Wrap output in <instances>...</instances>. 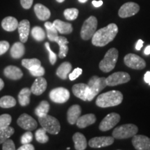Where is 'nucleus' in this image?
Segmentation results:
<instances>
[{
	"instance_id": "obj_1",
	"label": "nucleus",
	"mask_w": 150,
	"mask_h": 150,
	"mask_svg": "<svg viewBox=\"0 0 150 150\" xmlns=\"http://www.w3.org/2000/svg\"><path fill=\"white\" fill-rule=\"evenodd\" d=\"M118 33V27L115 24H109L106 27L96 31L92 38V43L96 47L106 46L114 40Z\"/></svg>"
},
{
	"instance_id": "obj_2",
	"label": "nucleus",
	"mask_w": 150,
	"mask_h": 150,
	"mask_svg": "<svg viewBox=\"0 0 150 150\" xmlns=\"http://www.w3.org/2000/svg\"><path fill=\"white\" fill-rule=\"evenodd\" d=\"M123 95L118 91H111L99 95L96 99V105L100 108L117 106L122 102Z\"/></svg>"
},
{
	"instance_id": "obj_3",
	"label": "nucleus",
	"mask_w": 150,
	"mask_h": 150,
	"mask_svg": "<svg viewBox=\"0 0 150 150\" xmlns=\"http://www.w3.org/2000/svg\"><path fill=\"white\" fill-rule=\"evenodd\" d=\"M118 59V50L115 48L110 49L105 54L104 59L100 61L99 67L102 72H109L115 67Z\"/></svg>"
},
{
	"instance_id": "obj_4",
	"label": "nucleus",
	"mask_w": 150,
	"mask_h": 150,
	"mask_svg": "<svg viewBox=\"0 0 150 150\" xmlns=\"http://www.w3.org/2000/svg\"><path fill=\"white\" fill-rule=\"evenodd\" d=\"M138 128L134 124H126L117 127L112 131V137L116 139H127L137 134Z\"/></svg>"
},
{
	"instance_id": "obj_5",
	"label": "nucleus",
	"mask_w": 150,
	"mask_h": 150,
	"mask_svg": "<svg viewBox=\"0 0 150 150\" xmlns=\"http://www.w3.org/2000/svg\"><path fill=\"white\" fill-rule=\"evenodd\" d=\"M38 121L42 128L50 134L56 135L59 133L61 130V125L59 120L53 116L47 115L38 117Z\"/></svg>"
},
{
	"instance_id": "obj_6",
	"label": "nucleus",
	"mask_w": 150,
	"mask_h": 150,
	"mask_svg": "<svg viewBox=\"0 0 150 150\" xmlns=\"http://www.w3.org/2000/svg\"><path fill=\"white\" fill-rule=\"evenodd\" d=\"M90 88V93L88 97V101L91 102L97 96L99 92L107 86L106 81V78L99 77L97 76H93L89 80L88 84Z\"/></svg>"
},
{
	"instance_id": "obj_7",
	"label": "nucleus",
	"mask_w": 150,
	"mask_h": 150,
	"mask_svg": "<svg viewBox=\"0 0 150 150\" xmlns=\"http://www.w3.org/2000/svg\"><path fill=\"white\" fill-rule=\"evenodd\" d=\"M97 20L95 16L89 17L85 22L81 30V37L84 40L92 38L97 31Z\"/></svg>"
},
{
	"instance_id": "obj_8",
	"label": "nucleus",
	"mask_w": 150,
	"mask_h": 150,
	"mask_svg": "<svg viewBox=\"0 0 150 150\" xmlns=\"http://www.w3.org/2000/svg\"><path fill=\"white\" fill-rule=\"evenodd\" d=\"M50 98L56 104H63L68 100L70 97L69 91L65 88L59 87L52 90L50 93Z\"/></svg>"
},
{
	"instance_id": "obj_9",
	"label": "nucleus",
	"mask_w": 150,
	"mask_h": 150,
	"mask_svg": "<svg viewBox=\"0 0 150 150\" xmlns=\"http://www.w3.org/2000/svg\"><path fill=\"white\" fill-rule=\"evenodd\" d=\"M125 65L134 70H142L146 67V62L139 56L134 54H129L125 56Z\"/></svg>"
},
{
	"instance_id": "obj_10",
	"label": "nucleus",
	"mask_w": 150,
	"mask_h": 150,
	"mask_svg": "<svg viewBox=\"0 0 150 150\" xmlns=\"http://www.w3.org/2000/svg\"><path fill=\"white\" fill-rule=\"evenodd\" d=\"M131 79L130 75L125 72L113 73L106 79L107 86H115L129 82Z\"/></svg>"
},
{
	"instance_id": "obj_11",
	"label": "nucleus",
	"mask_w": 150,
	"mask_h": 150,
	"mask_svg": "<svg viewBox=\"0 0 150 150\" xmlns=\"http://www.w3.org/2000/svg\"><path fill=\"white\" fill-rule=\"evenodd\" d=\"M120 120V115L116 112L108 114L99 124V129L102 131H106L113 128Z\"/></svg>"
},
{
	"instance_id": "obj_12",
	"label": "nucleus",
	"mask_w": 150,
	"mask_h": 150,
	"mask_svg": "<svg viewBox=\"0 0 150 150\" xmlns=\"http://www.w3.org/2000/svg\"><path fill=\"white\" fill-rule=\"evenodd\" d=\"M140 10L139 5L134 2H127L123 4L118 11V15L122 18L134 16Z\"/></svg>"
},
{
	"instance_id": "obj_13",
	"label": "nucleus",
	"mask_w": 150,
	"mask_h": 150,
	"mask_svg": "<svg viewBox=\"0 0 150 150\" xmlns=\"http://www.w3.org/2000/svg\"><path fill=\"white\" fill-rule=\"evenodd\" d=\"M18 125L27 131H33L37 128L38 123L33 118L27 113H23L18 119Z\"/></svg>"
},
{
	"instance_id": "obj_14",
	"label": "nucleus",
	"mask_w": 150,
	"mask_h": 150,
	"mask_svg": "<svg viewBox=\"0 0 150 150\" xmlns=\"http://www.w3.org/2000/svg\"><path fill=\"white\" fill-rule=\"evenodd\" d=\"M114 142V138L112 136H101L95 137L89 140L88 145L93 148H101L111 145Z\"/></svg>"
},
{
	"instance_id": "obj_15",
	"label": "nucleus",
	"mask_w": 150,
	"mask_h": 150,
	"mask_svg": "<svg viewBox=\"0 0 150 150\" xmlns=\"http://www.w3.org/2000/svg\"><path fill=\"white\" fill-rule=\"evenodd\" d=\"M132 144L137 150H150V138L143 135L133 136Z\"/></svg>"
},
{
	"instance_id": "obj_16",
	"label": "nucleus",
	"mask_w": 150,
	"mask_h": 150,
	"mask_svg": "<svg viewBox=\"0 0 150 150\" xmlns=\"http://www.w3.org/2000/svg\"><path fill=\"white\" fill-rule=\"evenodd\" d=\"M72 93L78 98L83 101H88L90 88L88 84L77 83L72 86Z\"/></svg>"
},
{
	"instance_id": "obj_17",
	"label": "nucleus",
	"mask_w": 150,
	"mask_h": 150,
	"mask_svg": "<svg viewBox=\"0 0 150 150\" xmlns=\"http://www.w3.org/2000/svg\"><path fill=\"white\" fill-rule=\"evenodd\" d=\"M47 86V82L45 79L42 76H39L33 82L30 90H31V93L35 95H40L46 91Z\"/></svg>"
},
{
	"instance_id": "obj_18",
	"label": "nucleus",
	"mask_w": 150,
	"mask_h": 150,
	"mask_svg": "<svg viewBox=\"0 0 150 150\" xmlns=\"http://www.w3.org/2000/svg\"><path fill=\"white\" fill-rule=\"evenodd\" d=\"M20 34V40L22 42H26L28 40L30 32V22L27 20H23L20 22L18 27Z\"/></svg>"
},
{
	"instance_id": "obj_19",
	"label": "nucleus",
	"mask_w": 150,
	"mask_h": 150,
	"mask_svg": "<svg viewBox=\"0 0 150 150\" xmlns=\"http://www.w3.org/2000/svg\"><path fill=\"white\" fill-rule=\"evenodd\" d=\"M81 113V108L79 105L74 104L70 106L67 113V118L68 122L70 125H74L76 123V121Z\"/></svg>"
},
{
	"instance_id": "obj_20",
	"label": "nucleus",
	"mask_w": 150,
	"mask_h": 150,
	"mask_svg": "<svg viewBox=\"0 0 150 150\" xmlns=\"http://www.w3.org/2000/svg\"><path fill=\"white\" fill-rule=\"evenodd\" d=\"M4 74L11 80H19L23 76V72L20 68L14 65L7 66L4 70Z\"/></svg>"
},
{
	"instance_id": "obj_21",
	"label": "nucleus",
	"mask_w": 150,
	"mask_h": 150,
	"mask_svg": "<svg viewBox=\"0 0 150 150\" xmlns=\"http://www.w3.org/2000/svg\"><path fill=\"white\" fill-rule=\"evenodd\" d=\"M96 122V117L93 113L86 114V115L80 116L76 121V125L79 128L83 129L92 125Z\"/></svg>"
},
{
	"instance_id": "obj_22",
	"label": "nucleus",
	"mask_w": 150,
	"mask_h": 150,
	"mask_svg": "<svg viewBox=\"0 0 150 150\" xmlns=\"http://www.w3.org/2000/svg\"><path fill=\"white\" fill-rule=\"evenodd\" d=\"M34 11L37 18L42 21L48 20L51 16L50 9L41 4H37L34 6Z\"/></svg>"
},
{
	"instance_id": "obj_23",
	"label": "nucleus",
	"mask_w": 150,
	"mask_h": 150,
	"mask_svg": "<svg viewBox=\"0 0 150 150\" xmlns=\"http://www.w3.org/2000/svg\"><path fill=\"white\" fill-rule=\"evenodd\" d=\"M53 24L58 32L61 34H70L73 31L72 24L68 22H65L60 20H56L54 21Z\"/></svg>"
},
{
	"instance_id": "obj_24",
	"label": "nucleus",
	"mask_w": 150,
	"mask_h": 150,
	"mask_svg": "<svg viewBox=\"0 0 150 150\" xmlns=\"http://www.w3.org/2000/svg\"><path fill=\"white\" fill-rule=\"evenodd\" d=\"M18 21L13 17L8 16L4 18L1 22V27L6 31H13L18 27Z\"/></svg>"
},
{
	"instance_id": "obj_25",
	"label": "nucleus",
	"mask_w": 150,
	"mask_h": 150,
	"mask_svg": "<svg viewBox=\"0 0 150 150\" xmlns=\"http://www.w3.org/2000/svg\"><path fill=\"white\" fill-rule=\"evenodd\" d=\"M74 142V147L76 150H84L87 147V140L86 137L81 133H75L72 137Z\"/></svg>"
},
{
	"instance_id": "obj_26",
	"label": "nucleus",
	"mask_w": 150,
	"mask_h": 150,
	"mask_svg": "<svg viewBox=\"0 0 150 150\" xmlns=\"http://www.w3.org/2000/svg\"><path fill=\"white\" fill-rule=\"evenodd\" d=\"M55 42L57 43L59 45V58L60 59H63L67 56L69 50L68 47H67V44L69 43L68 40H67L66 38L63 36H59Z\"/></svg>"
},
{
	"instance_id": "obj_27",
	"label": "nucleus",
	"mask_w": 150,
	"mask_h": 150,
	"mask_svg": "<svg viewBox=\"0 0 150 150\" xmlns=\"http://www.w3.org/2000/svg\"><path fill=\"white\" fill-rule=\"evenodd\" d=\"M71 70H72L71 63L69 62H64V63H61V65L58 67L57 70H56V75L61 79L65 80Z\"/></svg>"
},
{
	"instance_id": "obj_28",
	"label": "nucleus",
	"mask_w": 150,
	"mask_h": 150,
	"mask_svg": "<svg viewBox=\"0 0 150 150\" xmlns=\"http://www.w3.org/2000/svg\"><path fill=\"white\" fill-rule=\"evenodd\" d=\"M24 52H25V47H24L23 42H17L12 46L10 53L11 56L13 59H18L24 56Z\"/></svg>"
},
{
	"instance_id": "obj_29",
	"label": "nucleus",
	"mask_w": 150,
	"mask_h": 150,
	"mask_svg": "<svg viewBox=\"0 0 150 150\" xmlns=\"http://www.w3.org/2000/svg\"><path fill=\"white\" fill-rule=\"evenodd\" d=\"M31 94V90L28 88H24L21 90L18 95V101L22 106H26L29 104Z\"/></svg>"
},
{
	"instance_id": "obj_30",
	"label": "nucleus",
	"mask_w": 150,
	"mask_h": 150,
	"mask_svg": "<svg viewBox=\"0 0 150 150\" xmlns=\"http://www.w3.org/2000/svg\"><path fill=\"white\" fill-rule=\"evenodd\" d=\"M45 27L46 28L47 35L49 40L52 42H56L59 38V35H58V31L54 27V24L50 22H46L45 23Z\"/></svg>"
},
{
	"instance_id": "obj_31",
	"label": "nucleus",
	"mask_w": 150,
	"mask_h": 150,
	"mask_svg": "<svg viewBox=\"0 0 150 150\" xmlns=\"http://www.w3.org/2000/svg\"><path fill=\"white\" fill-rule=\"evenodd\" d=\"M50 108V106L47 101H42L40 104L35 108V114L38 117H42L48 113Z\"/></svg>"
},
{
	"instance_id": "obj_32",
	"label": "nucleus",
	"mask_w": 150,
	"mask_h": 150,
	"mask_svg": "<svg viewBox=\"0 0 150 150\" xmlns=\"http://www.w3.org/2000/svg\"><path fill=\"white\" fill-rule=\"evenodd\" d=\"M16 105V100L12 96H4L0 99V107L3 108H9L13 107Z\"/></svg>"
},
{
	"instance_id": "obj_33",
	"label": "nucleus",
	"mask_w": 150,
	"mask_h": 150,
	"mask_svg": "<svg viewBox=\"0 0 150 150\" xmlns=\"http://www.w3.org/2000/svg\"><path fill=\"white\" fill-rule=\"evenodd\" d=\"M22 65L30 71L41 66V62L37 59H27L22 60Z\"/></svg>"
},
{
	"instance_id": "obj_34",
	"label": "nucleus",
	"mask_w": 150,
	"mask_h": 150,
	"mask_svg": "<svg viewBox=\"0 0 150 150\" xmlns=\"http://www.w3.org/2000/svg\"><path fill=\"white\" fill-rule=\"evenodd\" d=\"M14 132V129L10 126L0 129V144H2L6 140L8 139Z\"/></svg>"
},
{
	"instance_id": "obj_35",
	"label": "nucleus",
	"mask_w": 150,
	"mask_h": 150,
	"mask_svg": "<svg viewBox=\"0 0 150 150\" xmlns=\"http://www.w3.org/2000/svg\"><path fill=\"white\" fill-rule=\"evenodd\" d=\"M31 35L35 40L39 42L45 39V32L40 27H34L31 30Z\"/></svg>"
},
{
	"instance_id": "obj_36",
	"label": "nucleus",
	"mask_w": 150,
	"mask_h": 150,
	"mask_svg": "<svg viewBox=\"0 0 150 150\" xmlns=\"http://www.w3.org/2000/svg\"><path fill=\"white\" fill-rule=\"evenodd\" d=\"M47 131L44 128H40L38 129L35 131V139L38 142L40 143H46L48 142L49 140V137L47 135Z\"/></svg>"
},
{
	"instance_id": "obj_37",
	"label": "nucleus",
	"mask_w": 150,
	"mask_h": 150,
	"mask_svg": "<svg viewBox=\"0 0 150 150\" xmlns=\"http://www.w3.org/2000/svg\"><path fill=\"white\" fill-rule=\"evenodd\" d=\"M64 16L67 20H74L79 16V10L77 8H67L64 11Z\"/></svg>"
},
{
	"instance_id": "obj_38",
	"label": "nucleus",
	"mask_w": 150,
	"mask_h": 150,
	"mask_svg": "<svg viewBox=\"0 0 150 150\" xmlns=\"http://www.w3.org/2000/svg\"><path fill=\"white\" fill-rule=\"evenodd\" d=\"M12 122V117L9 114H2L0 115V129L8 127Z\"/></svg>"
},
{
	"instance_id": "obj_39",
	"label": "nucleus",
	"mask_w": 150,
	"mask_h": 150,
	"mask_svg": "<svg viewBox=\"0 0 150 150\" xmlns=\"http://www.w3.org/2000/svg\"><path fill=\"white\" fill-rule=\"evenodd\" d=\"M45 47L47 48V51L49 52V58H50V63H51L52 65H54L56 63V60H57V56H56V54L51 50L50 43L46 42L45 44Z\"/></svg>"
},
{
	"instance_id": "obj_40",
	"label": "nucleus",
	"mask_w": 150,
	"mask_h": 150,
	"mask_svg": "<svg viewBox=\"0 0 150 150\" xmlns=\"http://www.w3.org/2000/svg\"><path fill=\"white\" fill-rule=\"evenodd\" d=\"M33 140V134L30 131H27L22 135L21 137V142L22 145L24 144L30 143Z\"/></svg>"
},
{
	"instance_id": "obj_41",
	"label": "nucleus",
	"mask_w": 150,
	"mask_h": 150,
	"mask_svg": "<svg viewBox=\"0 0 150 150\" xmlns=\"http://www.w3.org/2000/svg\"><path fill=\"white\" fill-rule=\"evenodd\" d=\"M30 74H31L33 76H36V77H39V76H42V75L45 74V68L42 66L38 67L36 68L33 69L32 70H30Z\"/></svg>"
},
{
	"instance_id": "obj_42",
	"label": "nucleus",
	"mask_w": 150,
	"mask_h": 150,
	"mask_svg": "<svg viewBox=\"0 0 150 150\" xmlns=\"http://www.w3.org/2000/svg\"><path fill=\"white\" fill-rule=\"evenodd\" d=\"M2 149L3 150H15L16 149V146L13 141L11 139H7L3 142Z\"/></svg>"
},
{
	"instance_id": "obj_43",
	"label": "nucleus",
	"mask_w": 150,
	"mask_h": 150,
	"mask_svg": "<svg viewBox=\"0 0 150 150\" xmlns=\"http://www.w3.org/2000/svg\"><path fill=\"white\" fill-rule=\"evenodd\" d=\"M82 72H83V70L81 68H79V67L75 68L72 73L69 74V79L70 81H74L82 74Z\"/></svg>"
},
{
	"instance_id": "obj_44",
	"label": "nucleus",
	"mask_w": 150,
	"mask_h": 150,
	"mask_svg": "<svg viewBox=\"0 0 150 150\" xmlns=\"http://www.w3.org/2000/svg\"><path fill=\"white\" fill-rule=\"evenodd\" d=\"M10 47V45L8 42L6 40L0 41V56L5 54Z\"/></svg>"
},
{
	"instance_id": "obj_45",
	"label": "nucleus",
	"mask_w": 150,
	"mask_h": 150,
	"mask_svg": "<svg viewBox=\"0 0 150 150\" xmlns=\"http://www.w3.org/2000/svg\"><path fill=\"white\" fill-rule=\"evenodd\" d=\"M33 0H20L22 6L24 9H29L33 4Z\"/></svg>"
},
{
	"instance_id": "obj_46",
	"label": "nucleus",
	"mask_w": 150,
	"mask_h": 150,
	"mask_svg": "<svg viewBox=\"0 0 150 150\" xmlns=\"http://www.w3.org/2000/svg\"><path fill=\"white\" fill-rule=\"evenodd\" d=\"M18 150H34L35 147H33V145H31L30 143L27 144H24L21 147H19Z\"/></svg>"
},
{
	"instance_id": "obj_47",
	"label": "nucleus",
	"mask_w": 150,
	"mask_h": 150,
	"mask_svg": "<svg viewBox=\"0 0 150 150\" xmlns=\"http://www.w3.org/2000/svg\"><path fill=\"white\" fill-rule=\"evenodd\" d=\"M144 81L146 83L149 84V86H150V71H147L144 74Z\"/></svg>"
},
{
	"instance_id": "obj_48",
	"label": "nucleus",
	"mask_w": 150,
	"mask_h": 150,
	"mask_svg": "<svg viewBox=\"0 0 150 150\" xmlns=\"http://www.w3.org/2000/svg\"><path fill=\"white\" fill-rule=\"evenodd\" d=\"M142 45H143V41L142 40H138L136 45V50H138V51H139V50H141V48L142 47Z\"/></svg>"
},
{
	"instance_id": "obj_49",
	"label": "nucleus",
	"mask_w": 150,
	"mask_h": 150,
	"mask_svg": "<svg viewBox=\"0 0 150 150\" xmlns=\"http://www.w3.org/2000/svg\"><path fill=\"white\" fill-rule=\"evenodd\" d=\"M92 4H93L94 6L96 7V8H98V7H100L103 4V1L102 0H99V1H95V0H94V1H92Z\"/></svg>"
},
{
	"instance_id": "obj_50",
	"label": "nucleus",
	"mask_w": 150,
	"mask_h": 150,
	"mask_svg": "<svg viewBox=\"0 0 150 150\" xmlns=\"http://www.w3.org/2000/svg\"><path fill=\"white\" fill-rule=\"evenodd\" d=\"M144 53L145 55H149L150 54V45H148L146 47V48L144 50Z\"/></svg>"
},
{
	"instance_id": "obj_51",
	"label": "nucleus",
	"mask_w": 150,
	"mask_h": 150,
	"mask_svg": "<svg viewBox=\"0 0 150 150\" xmlns=\"http://www.w3.org/2000/svg\"><path fill=\"white\" fill-rule=\"evenodd\" d=\"M4 87V81L0 78V91H1Z\"/></svg>"
},
{
	"instance_id": "obj_52",
	"label": "nucleus",
	"mask_w": 150,
	"mask_h": 150,
	"mask_svg": "<svg viewBox=\"0 0 150 150\" xmlns=\"http://www.w3.org/2000/svg\"><path fill=\"white\" fill-rule=\"evenodd\" d=\"M87 1L88 0H79V1L80 3H86Z\"/></svg>"
},
{
	"instance_id": "obj_53",
	"label": "nucleus",
	"mask_w": 150,
	"mask_h": 150,
	"mask_svg": "<svg viewBox=\"0 0 150 150\" xmlns=\"http://www.w3.org/2000/svg\"><path fill=\"white\" fill-rule=\"evenodd\" d=\"M65 0H56V1H58L59 3H62V2H63Z\"/></svg>"
}]
</instances>
